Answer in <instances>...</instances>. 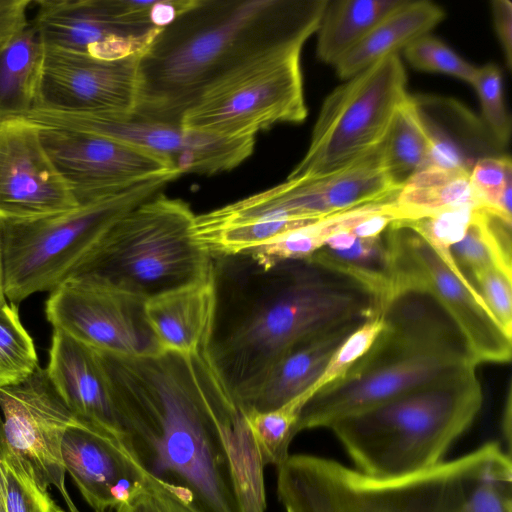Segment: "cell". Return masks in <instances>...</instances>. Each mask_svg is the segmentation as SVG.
<instances>
[{"label": "cell", "instance_id": "obj_11", "mask_svg": "<svg viewBox=\"0 0 512 512\" xmlns=\"http://www.w3.org/2000/svg\"><path fill=\"white\" fill-rule=\"evenodd\" d=\"M400 187L389 177L380 144L352 164L327 175L287 180L265 191L208 212L219 227L248 222L318 220L393 198Z\"/></svg>", "mask_w": 512, "mask_h": 512}, {"label": "cell", "instance_id": "obj_28", "mask_svg": "<svg viewBox=\"0 0 512 512\" xmlns=\"http://www.w3.org/2000/svg\"><path fill=\"white\" fill-rule=\"evenodd\" d=\"M395 203L399 220H411L436 212L483 208L470 181V171L424 167L399 189Z\"/></svg>", "mask_w": 512, "mask_h": 512}, {"label": "cell", "instance_id": "obj_16", "mask_svg": "<svg viewBox=\"0 0 512 512\" xmlns=\"http://www.w3.org/2000/svg\"><path fill=\"white\" fill-rule=\"evenodd\" d=\"M40 137L78 204L154 176L177 172L155 153L101 135L40 127Z\"/></svg>", "mask_w": 512, "mask_h": 512}, {"label": "cell", "instance_id": "obj_26", "mask_svg": "<svg viewBox=\"0 0 512 512\" xmlns=\"http://www.w3.org/2000/svg\"><path fill=\"white\" fill-rule=\"evenodd\" d=\"M44 55L31 20L0 46V121L25 117L34 109Z\"/></svg>", "mask_w": 512, "mask_h": 512}, {"label": "cell", "instance_id": "obj_30", "mask_svg": "<svg viewBox=\"0 0 512 512\" xmlns=\"http://www.w3.org/2000/svg\"><path fill=\"white\" fill-rule=\"evenodd\" d=\"M304 396L270 411H248L245 421L262 464L281 466L289 457L290 444L297 433Z\"/></svg>", "mask_w": 512, "mask_h": 512}, {"label": "cell", "instance_id": "obj_18", "mask_svg": "<svg viewBox=\"0 0 512 512\" xmlns=\"http://www.w3.org/2000/svg\"><path fill=\"white\" fill-rule=\"evenodd\" d=\"M40 137L26 118L0 121V220L23 221L78 207Z\"/></svg>", "mask_w": 512, "mask_h": 512}, {"label": "cell", "instance_id": "obj_47", "mask_svg": "<svg viewBox=\"0 0 512 512\" xmlns=\"http://www.w3.org/2000/svg\"><path fill=\"white\" fill-rule=\"evenodd\" d=\"M56 512H65V511H63L60 507H58Z\"/></svg>", "mask_w": 512, "mask_h": 512}, {"label": "cell", "instance_id": "obj_19", "mask_svg": "<svg viewBox=\"0 0 512 512\" xmlns=\"http://www.w3.org/2000/svg\"><path fill=\"white\" fill-rule=\"evenodd\" d=\"M31 22L45 48L118 60L142 53L161 30L118 22L107 0H36Z\"/></svg>", "mask_w": 512, "mask_h": 512}, {"label": "cell", "instance_id": "obj_24", "mask_svg": "<svg viewBox=\"0 0 512 512\" xmlns=\"http://www.w3.org/2000/svg\"><path fill=\"white\" fill-rule=\"evenodd\" d=\"M444 17V10L431 1L404 0L337 62V76L346 80L380 59L398 54L400 49L428 34Z\"/></svg>", "mask_w": 512, "mask_h": 512}, {"label": "cell", "instance_id": "obj_5", "mask_svg": "<svg viewBox=\"0 0 512 512\" xmlns=\"http://www.w3.org/2000/svg\"><path fill=\"white\" fill-rule=\"evenodd\" d=\"M505 454L497 441L426 471L376 478L340 462L289 455L278 467L277 495L285 512H469L478 484Z\"/></svg>", "mask_w": 512, "mask_h": 512}, {"label": "cell", "instance_id": "obj_2", "mask_svg": "<svg viewBox=\"0 0 512 512\" xmlns=\"http://www.w3.org/2000/svg\"><path fill=\"white\" fill-rule=\"evenodd\" d=\"M212 257L215 313L210 358L244 411L272 366L294 345L380 311L354 278L309 259Z\"/></svg>", "mask_w": 512, "mask_h": 512}, {"label": "cell", "instance_id": "obj_45", "mask_svg": "<svg viewBox=\"0 0 512 512\" xmlns=\"http://www.w3.org/2000/svg\"><path fill=\"white\" fill-rule=\"evenodd\" d=\"M6 451H7V446L5 444V440H4V436H3L2 428H1V424H0V461L3 458V456L5 455ZM0 512H5L1 473H0Z\"/></svg>", "mask_w": 512, "mask_h": 512}, {"label": "cell", "instance_id": "obj_32", "mask_svg": "<svg viewBox=\"0 0 512 512\" xmlns=\"http://www.w3.org/2000/svg\"><path fill=\"white\" fill-rule=\"evenodd\" d=\"M471 185L484 209L512 222V163L508 156H485L470 171Z\"/></svg>", "mask_w": 512, "mask_h": 512}, {"label": "cell", "instance_id": "obj_7", "mask_svg": "<svg viewBox=\"0 0 512 512\" xmlns=\"http://www.w3.org/2000/svg\"><path fill=\"white\" fill-rule=\"evenodd\" d=\"M194 219L188 203L159 192L115 221L62 283L146 301L204 279L212 257L195 237Z\"/></svg>", "mask_w": 512, "mask_h": 512}, {"label": "cell", "instance_id": "obj_21", "mask_svg": "<svg viewBox=\"0 0 512 512\" xmlns=\"http://www.w3.org/2000/svg\"><path fill=\"white\" fill-rule=\"evenodd\" d=\"M46 368L74 416L120 439L115 413L97 352L60 329H53Z\"/></svg>", "mask_w": 512, "mask_h": 512}, {"label": "cell", "instance_id": "obj_34", "mask_svg": "<svg viewBox=\"0 0 512 512\" xmlns=\"http://www.w3.org/2000/svg\"><path fill=\"white\" fill-rule=\"evenodd\" d=\"M481 106V123L498 146L508 144L511 136V118L503 99L502 73L492 63L477 67L471 83Z\"/></svg>", "mask_w": 512, "mask_h": 512}, {"label": "cell", "instance_id": "obj_20", "mask_svg": "<svg viewBox=\"0 0 512 512\" xmlns=\"http://www.w3.org/2000/svg\"><path fill=\"white\" fill-rule=\"evenodd\" d=\"M61 456L95 512L116 509L145 488L146 474L121 440L78 419L64 432Z\"/></svg>", "mask_w": 512, "mask_h": 512}, {"label": "cell", "instance_id": "obj_25", "mask_svg": "<svg viewBox=\"0 0 512 512\" xmlns=\"http://www.w3.org/2000/svg\"><path fill=\"white\" fill-rule=\"evenodd\" d=\"M306 259L354 278L377 297L381 309L391 295L393 263L385 231L370 238L340 232Z\"/></svg>", "mask_w": 512, "mask_h": 512}, {"label": "cell", "instance_id": "obj_41", "mask_svg": "<svg viewBox=\"0 0 512 512\" xmlns=\"http://www.w3.org/2000/svg\"><path fill=\"white\" fill-rule=\"evenodd\" d=\"M495 32L502 48L506 67L512 68V3L509 0L490 2Z\"/></svg>", "mask_w": 512, "mask_h": 512}, {"label": "cell", "instance_id": "obj_12", "mask_svg": "<svg viewBox=\"0 0 512 512\" xmlns=\"http://www.w3.org/2000/svg\"><path fill=\"white\" fill-rule=\"evenodd\" d=\"M301 53L251 68L217 86L182 117L187 129L227 138L256 137L279 123H300L308 114Z\"/></svg>", "mask_w": 512, "mask_h": 512}, {"label": "cell", "instance_id": "obj_10", "mask_svg": "<svg viewBox=\"0 0 512 512\" xmlns=\"http://www.w3.org/2000/svg\"><path fill=\"white\" fill-rule=\"evenodd\" d=\"M385 235L394 274L390 297L402 290L429 294L457 324L478 364L509 362L512 336L497 322L449 250L433 247L419 233L395 221Z\"/></svg>", "mask_w": 512, "mask_h": 512}, {"label": "cell", "instance_id": "obj_27", "mask_svg": "<svg viewBox=\"0 0 512 512\" xmlns=\"http://www.w3.org/2000/svg\"><path fill=\"white\" fill-rule=\"evenodd\" d=\"M403 1L328 0L315 33L318 59L334 67Z\"/></svg>", "mask_w": 512, "mask_h": 512}, {"label": "cell", "instance_id": "obj_22", "mask_svg": "<svg viewBox=\"0 0 512 512\" xmlns=\"http://www.w3.org/2000/svg\"><path fill=\"white\" fill-rule=\"evenodd\" d=\"M366 320L342 322L291 347L269 370L244 413L270 411L300 396L307 400L334 352Z\"/></svg>", "mask_w": 512, "mask_h": 512}, {"label": "cell", "instance_id": "obj_1", "mask_svg": "<svg viewBox=\"0 0 512 512\" xmlns=\"http://www.w3.org/2000/svg\"><path fill=\"white\" fill-rule=\"evenodd\" d=\"M95 351L121 442L147 476L197 512H265L264 466L208 349Z\"/></svg>", "mask_w": 512, "mask_h": 512}, {"label": "cell", "instance_id": "obj_29", "mask_svg": "<svg viewBox=\"0 0 512 512\" xmlns=\"http://www.w3.org/2000/svg\"><path fill=\"white\" fill-rule=\"evenodd\" d=\"M430 138L414 97L397 109L380 143L384 167L395 185L401 186L424 168Z\"/></svg>", "mask_w": 512, "mask_h": 512}, {"label": "cell", "instance_id": "obj_38", "mask_svg": "<svg viewBox=\"0 0 512 512\" xmlns=\"http://www.w3.org/2000/svg\"><path fill=\"white\" fill-rule=\"evenodd\" d=\"M512 274L492 266L467 277L497 322L512 336Z\"/></svg>", "mask_w": 512, "mask_h": 512}, {"label": "cell", "instance_id": "obj_40", "mask_svg": "<svg viewBox=\"0 0 512 512\" xmlns=\"http://www.w3.org/2000/svg\"><path fill=\"white\" fill-rule=\"evenodd\" d=\"M31 0H0V46L28 23Z\"/></svg>", "mask_w": 512, "mask_h": 512}, {"label": "cell", "instance_id": "obj_23", "mask_svg": "<svg viewBox=\"0 0 512 512\" xmlns=\"http://www.w3.org/2000/svg\"><path fill=\"white\" fill-rule=\"evenodd\" d=\"M148 324L163 351L193 354L208 349L215 313L213 273L144 303Z\"/></svg>", "mask_w": 512, "mask_h": 512}, {"label": "cell", "instance_id": "obj_9", "mask_svg": "<svg viewBox=\"0 0 512 512\" xmlns=\"http://www.w3.org/2000/svg\"><path fill=\"white\" fill-rule=\"evenodd\" d=\"M409 96L398 54L344 80L324 99L306 153L287 180L327 175L369 153L382 142Z\"/></svg>", "mask_w": 512, "mask_h": 512}, {"label": "cell", "instance_id": "obj_17", "mask_svg": "<svg viewBox=\"0 0 512 512\" xmlns=\"http://www.w3.org/2000/svg\"><path fill=\"white\" fill-rule=\"evenodd\" d=\"M140 54L103 60L45 48L34 109L131 115Z\"/></svg>", "mask_w": 512, "mask_h": 512}, {"label": "cell", "instance_id": "obj_42", "mask_svg": "<svg viewBox=\"0 0 512 512\" xmlns=\"http://www.w3.org/2000/svg\"><path fill=\"white\" fill-rule=\"evenodd\" d=\"M146 484L162 502L168 512H197L188 501L147 475Z\"/></svg>", "mask_w": 512, "mask_h": 512}, {"label": "cell", "instance_id": "obj_35", "mask_svg": "<svg viewBox=\"0 0 512 512\" xmlns=\"http://www.w3.org/2000/svg\"><path fill=\"white\" fill-rule=\"evenodd\" d=\"M409 64L421 71L436 72L472 83L477 67L467 62L440 39L425 34L404 49Z\"/></svg>", "mask_w": 512, "mask_h": 512}, {"label": "cell", "instance_id": "obj_39", "mask_svg": "<svg viewBox=\"0 0 512 512\" xmlns=\"http://www.w3.org/2000/svg\"><path fill=\"white\" fill-rule=\"evenodd\" d=\"M469 512H512V464L504 454L475 488Z\"/></svg>", "mask_w": 512, "mask_h": 512}, {"label": "cell", "instance_id": "obj_14", "mask_svg": "<svg viewBox=\"0 0 512 512\" xmlns=\"http://www.w3.org/2000/svg\"><path fill=\"white\" fill-rule=\"evenodd\" d=\"M77 418L40 366L25 380L0 386V424L8 450L45 490L54 486L78 512L65 485L61 443Z\"/></svg>", "mask_w": 512, "mask_h": 512}, {"label": "cell", "instance_id": "obj_31", "mask_svg": "<svg viewBox=\"0 0 512 512\" xmlns=\"http://www.w3.org/2000/svg\"><path fill=\"white\" fill-rule=\"evenodd\" d=\"M39 367L32 337L22 325L17 305H0V386L19 383Z\"/></svg>", "mask_w": 512, "mask_h": 512}, {"label": "cell", "instance_id": "obj_6", "mask_svg": "<svg viewBox=\"0 0 512 512\" xmlns=\"http://www.w3.org/2000/svg\"><path fill=\"white\" fill-rule=\"evenodd\" d=\"M482 403L481 384L472 368L341 418L329 428L356 470L376 478H400L443 462Z\"/></svg>", "mask_w": 512, "mask_h": 512}, {"label": "cell", "instance_id": "obj_15", "mask_svg": "<svg viewBox=\"0 0 512 512\" xmlns=\"http://www.w3.org/2000/svg\"><path fill=\"white\" fill-rule=\"evenodd\" d=\"M145 300L116 290L64 282L50 291L45 314L83 344L122 356L163 351L145 316Z\"/></svg>", "mask_w": 512, "mask_h": 512}, {"label": "cell", "instance_id": "obj_46", "mask_svg": "<svg viewBox=\"0 0 512 512\" xmlns=\"http://www.w3.org/2000/svg\"><path fill=\"white\" fill-rule=\"evenodd\" d=\"M4 293V271H3V252H2V243H1V233H0V305L6 302Z\"/></svg>", "mask_w": 512, "mask_h": 512}, {"label": "cell", "instance_id": "obj_44", "mask_svg": "<svg viewBox=\"0 0 512 512\" xmlns=\"http://www.w3.org/2000/svg\"><path fill=\"white\" fill-rule=\"evenodd\" d=\"M503 434L504 439L507 442L508 451L510 453L511 446V389L509 388L506 408L504 410V419H503Z\"/></svg>", "mask_w": 512, "mask_h": 512}, {"label": "cell", "instance_id": "obj_13", "mask_svg": "<svg viewBox=\"0 0 512 512\" xmlns=\"http://www.w3.org/2000/svg\"><path fill=\"white\" fill-rule=\"evenodd\" d=\"M23 118L40 127L82 131L133 144L163 157L181 175L212 176L230 171L250 157L255 146L254 137H221L132 115L33 109Z\"/></svg>", "mask_w": 512, "mask_h": 512}, {"label": "cell", "instance_id": "obj_3", "mask_svg": "<svg viewBox=\"0 0 512 512\" xmlns=\"http://www.w3.org/2000/svg\"><path fill=\"white\" fill-rule=\"evenodd\" d=\"M328 0H192L140 54L134 117L181 124L217 86L295 53Z\"/></svg>", "mask_w": 512, "mask_h": 512}, {"label": "cell", "instance_id": "obj_33", "mask_svg": "<svg viewBox=\"0 0 512 512\" xmlns=\"http://www.w3.org/2000/svg\"><path fill=\"white\" fill-rule=\"evenodd\" d=\"M5 512H56L58 507L8 448L0 461Z\"/></svg>", "mask_w": 512, "mask_h": 512}, {"label": "cell", "instance_id": "obj_8", "mask_svg": "<svg viewBox=\"0 0 512 512\" xmlns=\"http://www.w3.org/2000/svg\"><path fill=\"white\" fill-rule=\"evenodd\" d=\"M180 176H154L64 213L0 220L5 297L18 305L36 292L58 287L115 221Z\"/></svg>", "mask_w": 512, "mask_h": 512}, {"label": "cell", "instance_id": "obj_43", "mask_svg": "<svg viewBox=\"0 0 512 512\" xmlns=\"http://www.w3.org/2000/svg\"><path fill=\"white\" fill-rule=\"evenodd\" d=\"M115 510L116 512H168L146 482L145 488L141 492Z\"/></svg>", "mask_w": 512, "mask_h": 512}, {"label": "cell", "instance_id": "obj_36", "mask_svg": "<svg viewBox=\"0 0 512 512\" xmlns=\"http://www.w3.org/2000/svg\"><path fill=\"white\" fill-rule=\"evenodd\" d=\"M384 328L382 312L367 319L337 348L308 398L320 388L342 378L371 348ZM307 398V399H308Z\"/></svg>", "mask_w": 512, "mask_h": 512}, {"label": "cell", "instance_id": "obj_4", "mask_svg": "<svg viewBox=\"0 0 512 512\" xmlns=\"http://www.w3.org/2000/svg\"><path fill=\"white\" fill-rule=\"evenodd\" d=\"M381 312L384 328L371 348L342 378L306 400L299 432L329 428L341 418L477 367L461 330L430 295L399 292Z\"/></svg>", "mask_w": 512, "mask_h": 512}, {"label": "cell", "instance_id": "obj_37", "mask_svg": "<svg viewBox=\"0 0 512 512\" xmlns=\"http://www.w3.org/2000/svg\"><path fill=\"white\" fill-rule=\"evenodd\" d=\"M480 207L444 210L411 220L395 221L419 233L433 247L449 250L464 236Z\"/></svg>", "mask_w": 512, "mask_h": 512}]
</instances>
